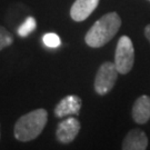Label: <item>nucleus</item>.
I'll return each mask as SVG.
<instances>
[{
	"label": "nucleus",
	"instance_id": "5",
	"mask_svg": "<svg viewBox=\"0 0 150 150\" xmlns=\"http://www.w3.org/2000/svg\"><path fill=\"white\" fill-rule=\"evenodd\" d=\"M80 131V122L76 118L69 117L59 122L57 127V139L62 144H69L74 141Z\"/></svg>",
	"mask_w": 150,
	"mask_h": 150
},
{
	"label": "nucleus",
	"instance_id": "2",
	"mask_svg": "<svg viewBox=\"0 0 150 150\" xmlns=\"http://www.w3.org/2000/svg\"><path fill=\"white\" fill-rule=\"evenodd\" d=\"M48 121V112L45 109H36L23 115L15 125V137L20 141L36 139L42 132Z\"/></svg>",
	"mask_w": 150,
	"mask_h": 150
},
{
	"label": "nucleus",
	"instance_id": "11",
	"mask_svg": "<svg viewBox=\"0 0 150 150\" xmlns=\"http://www.w3.org/2000/svg\"><path fill=\"white\" fill-rule=\"evenodd\" d=\"M42 41L45 46H47L49 48H57L61 45V40L58 35H56L54 32H49L46 33L42 37Z\"/></svg>",
	"mask_w": 150,
	"mask_h": 150
},
{
	"label": "nucleus",
	"instance_id": "3",
	"mask_svg": "<svg viewBox=\"0 0 150 150\" xmlns=\"http://www.w3.org/2000/svg\"><path fill=\"white\" fill-rule=\"evenodd\" d=\"M134 62V43L128 36L120 37L115 54V64L120 75H127Z\"/></svg>",
	"mask_w": 150,
	"mask_h": 150
},
{
	"label": "nucleus",
	"instance_id": "4",
	"mask_svg": "<svg viewBox=\"0 0 150 150\" xmlns=\"http://www.w3.org/2000/svg\"><path fill=\"white\" fill-rule=\"evenodd\" d=\"M119 71L116 64L107 61L100 66L95 78V90L99 95H107L111 90L118 78Z\"/></svg>",
	"mask_w": 150,
	"mask_h": 150
},
{
	"label": "nucleus",
	"instance_id": "13",
	"mask_svg": "<svg viewBox=\"0 0 150 150\" xmlns=\"http://www.w3.org/2000/svg\"><path fill=\"white\" fill-rule=\"evenodd\" d=\"M145 36H146V38L148 39V41L150 42V25H148V26L145 28Z\"/></svg>",
	"mask_w": 150,
	"mask_h": 150
},
{
	"label": "nucleus",
	"instance_id": "1",
	"mask_svg": "<svg viewBox=\"0 0 150 150\" xmlns=\"http://www.w3.org/2000/svg\"><path fill=\"white\" fill-rule=\"evenodd\" d=\"M121 27V19L117 12H108L98 19L88 30L85 41L91 48H100L112 39Z\"/></svg>",
	"mask_w": 150,
	"mask_h": 150
},
{
	"label": "nucleus",
	"instance_id": "6",
	"mask_svg": "<svg viewBox=\"0 0 150 150\" xmlns=\"http://www.w3.org/2000/svg\"><path fill=\"white\" fill-rule=\"evenodd\" d=\"M82 101L78 96L69 95L61 99L54 108V115L58 118H64L70 115H79Z\"/></svg>",
	"mask_w": 150,
	"mask_h": 150
},
{
	"label": "nucleus",
	"instance_id": "8",
	"mask_svg": "<svg viewBox=\"0 0 150 150\" xmlns=\"http://www.w3.org/2000/svg\"><path fill=\"white\" fill-rule=\"evenodd\" d=\"M148 147V137L139 129L130 130L125 137L121 148L123 150H145Z\"/></svg>",
	"mask_w": 150,
	"mask_h": 150
},
{
	"label": "nucleus",
	"instance_id": "7",
	"mask_svg": "<svg viewBox=\"0 0 150 150\" xmlns=\"http://www.w3.org/2000/svg\"><path fill=\"white\" fill-rule=\"evenodd\" d=\"M99 0H76L70 9V16L75 21H83L98 7Z\"/></svg>",
	"mask_w": 150,
	"mask_h": 150
},
{
	"label": "nucleus",
	"instance_id": "9",
	"mask_svg": "<svg viewBox=\"0 0 150 150\" xmlns=\"http://www.w3.org/2000/svg\"><path fill=\"white\" fill-rule=\"evenodd\" d=\"M132 118L137 123L144 125L150 119V97L140 96L132 107Z\"/></svg>",
	"mask_w": 150,
	"mask_h": 150
},
{
	"label": "nucleus",
	"instance_id": "10",
	"mask_svg": "<svg viewBox=\"0 0 150 150\" xmlns=\"http://www.w3.org/2000/svg\"><path fill=\"white\" fill-rule=\"evenodd\" d=\"M37 27V22L33 17H28L20 27L18 28V35L20 37H27Z\"/></svg>",
	"mask_w": 150,
	"mask_h": 150
},
{
	"label": "nucleus",
	"instance_id": "12",
	"mask_svg": "<svg viewBox=\"0 0 150 150\" xmlns=\"http://www.w3.org/2000/svg\"><path fill=\"white\" fill-rule=\"evenodd\" d=\"M13 42V37L6 28L0 26V50L10 46Z\"/></svg>",
	"mask_w": 150,
	"mask_h": 150
}]
</instances>
